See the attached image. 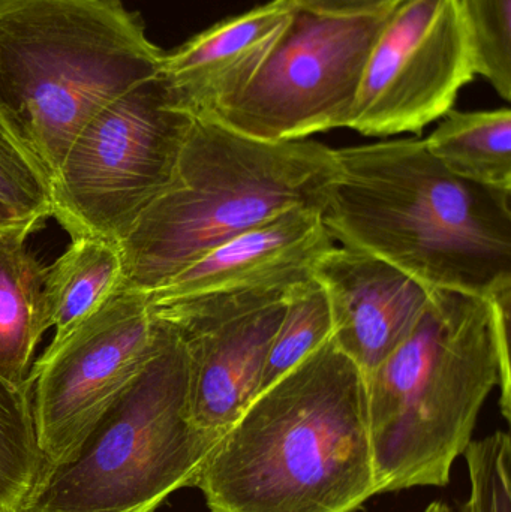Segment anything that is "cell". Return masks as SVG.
Here are the masks:
<instances>
[{
  "label": "cell",
  "mask_w": 511,
  "mask_h": 512,
  "mask_svg": "<svg viewBox=\"0 0 511 512\" xmlns=\"http://www.w3.org/2000/svg\"><path fill=\"white\" fill-rule=\"evenodd\" d=\"M296 9V0H270L192 36L165 53L162 75L179 104L207 117L257 74Z\"/></svg>",
  "instance_id": "5bb4252c"
},
{
  "label": "cell",
  "mask_w": 511,
  "mask_h": 512,
  "mask_svg": "<svg viewBox=\"0 0 511 512\" xmlns=\"http://www.w3.org/2000/svg\"><path fill=\"white\" fill-rule=\"evenodd\" d=\"M332 336V316L320 283L311 277L288 289L284 315L270 343L260 393Z\"/></svg>",
  "instance_id": "d6986e66"
},
{
  "label": "cell",
  "mask_w": 511,
  "mask_h": 512,
  "mask_svg": "<svg viewBox=\"0 0 511 512\" xmlns=\"http://www.w3.org/2000/svg\"><path fill=\"white\" fill-rule=\"evenodd\" d=\"M44 468L32 387H14L0 378V512H21Z\"/></svg>",
  "instance_id": "ac0fdd59"
},
{
  "label": "cell",
  "mask_w": 511,
  "mask_h": 512,
  "mask_svg": "<svg viewBox=\"0 0 511 512\" xmlns=\"http://www.w3.org/2000/svg\"><path fill=\"white\" fill-rule=\"evenodd\" d=\"M24 224V222L18 221L11 212L0 206V230L6 227H12V225ZM32 225V224H29ZM35 227V225H33ZM38 228V227H36Z\"/></svg>",
  "instance_id": "cb8c5ba5"
},
{
  "label": "cell",
  "mask_w": 511,
  "mask_h": 512,
  "mask_svg": "<svg viewBox=\"0 0 511 512\" xmlns=\"http://www.w3.org/2000/svg\"><path fill=\"white\" fill-rule=\"evenodd\" d=\"M125 280L119 243L101 237L71 239L65 252L47 267L44 283L48 327L53 340L68 336L122 289Z\"/></svg>",
  "instance_id": "2e32d148"
},
{
  "label": "cell",
  "mask_w": 511,
  "mask_h": 512,
  "mask_svg": "<svg viewBox=\"0 0 511 512\" xmlns=\"http://www.w3.org/2000/svg\"><path fill=\"white\" fill-rule=\"evenodd\" d=\"M511 297L434 291L405 342L363 376L380 493L446 487L500 387L511 420Z\"/></svg>",
  "instance_id": "3957f363"
},
{
  "label": "cell",
  "mask_w": 511,
  "mask_h": 512,
  "mask_svg": "<svg viewBox=\"0 0 511 512\" xmlns=\"http://www.w3.org/2000/svg\"><path fill=\"white\" fill-rule=\"evenodd\" d=\"M0 206L18 221L41 227L53 218L51 179L0 116Z\"/></svg>",
  "instance_id": "44dd1931"
},
{
  "label": "cell",
  "mask_w": 511,
  "mask_h": 512,
  "mask_svg": "<svg viewBox=\"0 0 511 512\" xmlns=\"http://www.w3.org/2000/svg\"><path fill=\"white\" fill-rule=\"evenodd\" d=\"M476 77L459 0H398L369 54L348 128L420 134Z\"/></svg>",
  "instance_id": "30bf717a"
},
{
  "label": "cell",
  "mask_w": 511,
  "mask_h": 512,
  "mask_svg": "<svg viewBox=\"0 0 511 512\" xmlns=\"http://www.w3.org/2000/svg\"><path fill=\"white\" fill-rule=\"evenodd\" d=\"M389 9L329 17L294 9L266 62L209 119L264 141L348 128L363 72Z\"/></svg>",
  "instance_id": "ba28073f"
},
{
  "label": "cell",
  "mask_w": 511,
  "mask_h": 512,
  "mask_svg": "<svg viewBox=\"0 0 511 512\" xmlns=\"http://www.w3.org/2000/svg\"><path fill=\"white\" fill-rule=\"evenodd\" d=\"M423 512H464V508L456 510V508H453L452 505L447 504V502L435 501Z\"/></svg>",
  "instance_id": "d4e9b609"
},
{
  "label": "cell",
  "mask_w": 511,
  "mask_h": 512,
  "mask_svg": "<svg viewBox=\"0 0 511 512\" xmlns=\"http://www.w3.org/2000/svg\"><path fill=\"white\" fill-rule=\"evenodd\" d=\"M168 337L170 327L156 318L147 294L122 289L68 336L51 342L29 373L45 468L74 457Z\"/></svg>",
  "instance_id": "9c48e42d"
},
{
  "label": "cell",
  "mask_w": 511,
  "mask_h": 512,
  "mask_svg": "<svg viewBox=\"0 0 511 512\" xmlns=\"http://www.w3.org/2000/svg\"><path fill=\"white\" fill-rule=\"evenodd\" d=\"M335 158L321 207L333 242L432 292L511 297V192L456 176L420 138L347 147Z\"/></svg>",
  "instance_id": "6da1fadb"
},
{
  "label": "cell",
  "mask_w": 511,
  "mask_h": 512,
  "mask_svg": "<svg viewBox=\"0 0 511 512\" xmlns=\"http://www.w3.org/2000/svg\"><path fill=\"white\" fill-rule=\"evenodd\" d=\"M29 224L0 230V378L32 387L30 363L48 330L44 283L47 267L27 246Z\"/></svg>",
  "instance_id": "9a60e30c"
},
{
  "label": "cell",
  "mask_w": 511,
  "mask_h": 512,
  "mask_svg": "<svg viewBox=\"0 0 511 512\" xmlns=\"http://www.w3.org/2000/svg\"><path fill=\"white\" fill-rule=\"evenodd\" d=\"M218 441L189 418L188 361L170 327L164 348L74 457L42 471L21 512H155L195 486Z\"/></svg>",
  "instance_id": "8992f818"
},
{
  "label": "cell",
  "mask_w": 511,
  "mask_h": 512,
  "mask_svg": "<svg viewBox=\"0 0 511 512\" xmlns=\"http://www.w3.org/2000/svg\"><path fill=\"white\" fill-rule=\"evenodd\" d=\"M312 277L329 303L330 339L362 376L405 342L432 294L389 262L347 246L321 256Z\"/></svg>",
  "instance_id": "7c38bea8"
},
{
  "label": "cell",
  "mask_w": 511,
  "mask_h": 512,
  "mask_svg": "<svg viewBox=\"0 0 511 512\" xmlns=\"http://www.w3.org/2000/svg\"><path fill=\"white\" fill-rule=\"evenodd\" d=\"M335 174V149L326 144L257 140L195 117L170 185L119 242L123 291L149 294L285 210L321 209Z\"/></svg>",
  "instance_id": "277c9868"
},
{
  "label": "cell",
  "mask_w": 511,
  "mask_h": 512,
  "mask_svg": "<svg viewBox=\"0 0 511 512\" xmlns=\"http://www.w3.org/2000/svg\"><path fill=\"white\" fill-rule=\"evenodd\" d=\"M210 512H356L380 495L365 384L333 340L255 397L195 486Z\"/></svg>",
  "instance_id": "7a4b0ae2"
},
{
  "label": "cell",
  "mask_w": 511,
  "mask_h": 512,
  "mask_svg": "<svg viewBox=\"0 0 511 512\" xmlns=\"http://www.w3.org/2000/svg\"><path fill=\"white\" fill-rule=\"evenodd\" d=\"M425 140L429 153L456 176L511 192V111L450 110Z\"/></svg>",
  "instance_id": "e0dca14e"
},
{
  "label": "cell",
  "mask_w": 511,
  "mask_h": 512,
  "mask_svg": "<svg viewBox=\"0 0 511 512\" xmlns=\"http://www.w3.org/2000/svg\"><path fill=\"white\" fill-rule=\"evenodd\" d=\"M470 475V498L464 512H511V439L492 433L468 445L464 453Z\"/></svg>",
  "instance_id": "7402d4cb"
},
{
  "label": "cell",
  "mask_w": 511,
  "mask_h": 512,
  "mask_svg": "<svg viewBox=\"0 0 511 512\" xmlns=\"http://www.w3.org/2000/svg\"><path fill=\"white\" fill-rule=\"evenodd\" d=\"M288 289L150 304L185 349L189 418L198 429L221 439L260 394Z\"/></svg>",
  "instance_id": "8fae6325"
},
{
  "label": "cell",
  "mask_w": 511,
  "mask_h": 512,
  "mask_svg": "<svg viewBox=\"0 0 511 512\" xmlns=\"http://www.w3.org/2000/svg\"><path fill=\"white\" fill-rule=\"evenodd\" d=\"M318 207H293L233 237L147 294L150 304L288 289L335 248Z\"/></svg>",
  "instance_id": "4fadbf2b"
},
{
  "label": "cell",
  "mask_w": 511,
  "mask_h": 512,
  "mask_svg": "<svg viewBox=\"0 0 511 512\" xmlns=\"http://www.w3.org/2000/svg\"><path fill=\"white\" fill-rule=\"evenodd\" d=\"M194 119L162 71L108 102L51 180L53 218L71 239L119 243L170 185Z\"/></svg>",
  "instance_id": "52a82bcc"
},
{
  "label": "cell",
  "mask_w": 511,
  "mask_h": 512,
  "mask_svg": "<svg viewBox=\"0 0 511 512\" xmlns=\"http://www.w3.org/2000/svg\"><path fill=\"white\" fill-rule=\"evenodd\" d=\"M164 57L122 0H0V116L53 180L86 123Z\"/></svg>",
  "instance_id": "5b68a950"
},
{
  "label": "cell",
  "mask_w": 511,
  "mask_h": 512,
  "mask_svg": "<svg viewBox=\"0 0 511 512\" xmlns=\"http://www.w3.org/2000/svg\"><path fill=\"white\" fill-rule=\"evenodd\" d=\"M474 74L511 99V0H459Z\"/></svg>",
  "instance_id": "ffe728a7"
},
{
  "label": "cell",
  "mask_w": 511,
  "mask_h": 512,
  "mask_svg": "<svg viewBox=\"0 0 511 512\" xmlns=\"http://www.w3.org/2000/svg\"><path fill=\"white\" fill-rule=\"evenodd\" d=\"M398 0H296V8L329 17H362L378 14Z\"/></svg>",
  "instance_id": "603a6c76"
}]
</instances>
